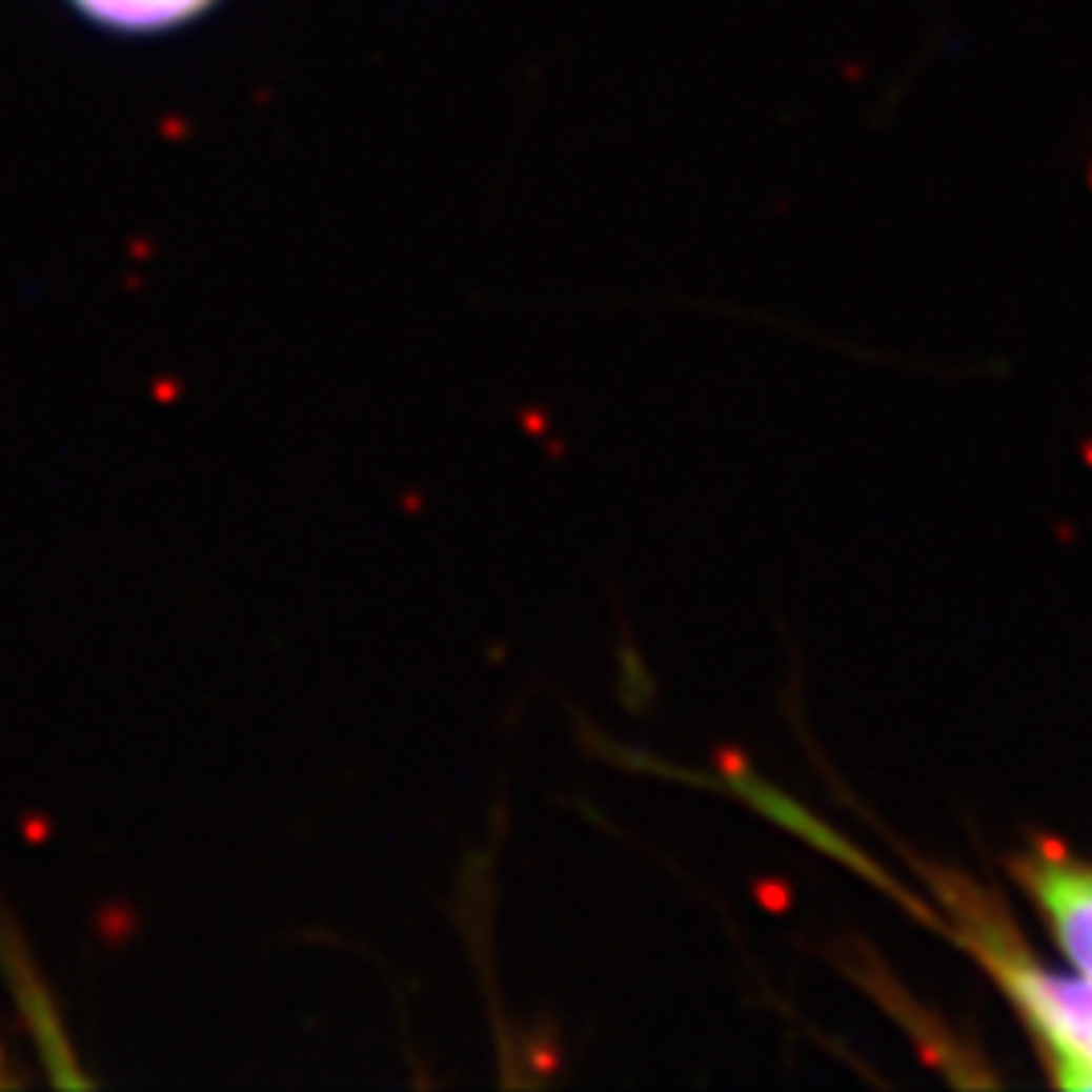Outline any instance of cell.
<instances>
[{"label": "cell", "instance_id": "6da1fadb", "mask_svg": "<svg viewBox=\"0 0 1092 1092\" xmlns=\"http://www.w3.org/2000/svg\"><path fill=\"white\" fill-rule=\"evenodd\" d=\"M975 951L1004 984L1028 1028L1040 1036L1052 1076L1065 1089H1092V979L1080 971L1076 979L1056 975L1004 935H979Z\"/></svg>", "mask_w": 1092, "mask_h": 1092}, {"label": "cell", "instance_id": "7a4b0ae2", "mask_svg": "<svg viewBox=\"0 0 1092 1092\" xmlns=\"http://www.w3.org/2000/svg\"><path fill=\"white\" fill-rule=\"evenodd\" d=\"M1019 878L1044 910L1056 947L1085 979H1092V866L1040 854L1019 866Z\"/></svg>", "mask_w": 1092, "mask_h": 1092}, {"label": "cell", "instance_id": "3957f363", "mask_svg": "<svg viewBox=\"0 0 1092 1092\" xmlns=\"http://www.w3.org/2000/svg\"><path fill=\"white\" fill-rule=\"evenodd\" d=\"M85 21L114 33H166L199 21L219 0H65Z\"/></svg>", "mask_w": 1092, "mask_h": 1092}]
</instances>
